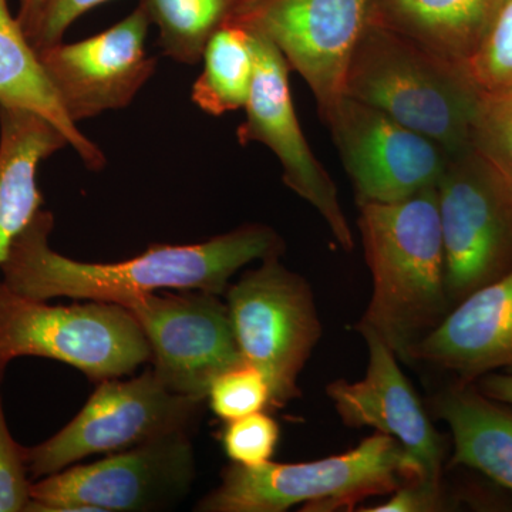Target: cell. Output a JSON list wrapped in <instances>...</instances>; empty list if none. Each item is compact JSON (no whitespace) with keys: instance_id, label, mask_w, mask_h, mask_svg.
I'll return each mask as SVG.
<instances>
[{"instance_id":"obj_1","label":"cell","mask_w":512,"mask_h":512,"mask_svg":"<svg viewBox=\"0 0 512 512\" xmlns=\"http://www.w3.org/2000/svg\"><path fill=\"white\" fill-rule=\"evenodd\" d=\"M53 227L52 212L42 208L13 242L0 265L2 282L13 292L37 301L63 296L121 306L168 289L224 295L239 269L284 249L274 229L247 224L201 244H153L127 261L87 264L53 251Z\"/></svg>"},{"instance_id":"obj_2","label":"cell","mask_w":512,"mask_h":512,"mask_svg":"<svg viewBox=\"0 0 512 512\" xmlns=\"http://www.w3.org/2000/svg\"><path fill=\"white\" fill-rule=\"evenodd\" d=\"M373 291L357 332L382 339L399 359L451 311L437 187L393 204L359 205Z\"/></svg>"},{"instance_id":"obj_3","label":"cell","mask_w":512,"mask_h":512,"mask_svg":"<svg viewBox=\"0 0 512 512\" xmlns=\"http://www.w3.org/2000/svg\"><path fill=\"white\" fill-rule=\"evenodd\" d=\"M346 96L436 141L450 156L471 150L483 94L454 63L370 20L350 59Z\"/></svg>"},{"instance_id":"obj_4","label":"cell","mask_w":512,"mask_h":512,"mask_svg":"<svg viewBox=\"0 0 512 512\" xmlns=\"http://www.w3.org/2000/svg\"><path fill=\"white\" fill-rule=\"evenodd\" d=\"M413 481H424L419 464L399 441L376 431L346 453L308 463H232L195 511L285 512L295 505L306 512L352 511Z\"/></svg>"},{"instance_id":"obj_5","label":"cell","mask_w":512,"mask_h":512,"mask_svg":"<svg viewBox=\"0 0 512 512\" xmlns=\"http://www.w3.org/2000/svg\"><path fill=\"white\" fill-rule=\"evenodd\" d=\"M26 356L66 363L100 383L150 362L151 348L124 306L99 301L53 306L0 281V375L12 360Z\"/></svg>"},{"instance_id":"obj_6","label":"cell","mask_w":512,"mask_h":512,"mask_svg":"<svg viewBox=\"0 0 512 512\" xmlns=\"http://www.w3.org/2000/svg\"><path fill=\"white\" fill-rule=\"evenodd\" d=\"M225 298L239 352L264 373L271 406L301 397L299 376L322 336L308 281L271 256L229 285Z\"/></svg>"},{"instance_id":"obj_7","label":"cell","mask_w":512,"mask_h":512,"mask_svg":"<svg viewBox=\"0 0 512 512\" xmlns=\"http://www.w3.org/2000/svg\"><path fill=\"white\" fill-rule=\"evenodd\" d=\"M195 478L187 430L164 434L32 484L28 512H150L175 507Z\"/></svg>"},{"instance_id":"obj_8","label":"cell","mask_w":512,"mask_h":512,"mask_svg":"<svg viewBox=\"0 0 512 512\" xmlns=\"http://www.w3.org/2000/svg\"><path fill=\"white\" fill-rule=\"evenodd\" d=\"M204 402L173 392L153 369L130 380H103L66 427L35 447H25L29 476L40 480L94 454L119 453L188 430Z\"/></svg>"},{"instance_id":"obj_9","label":"cell","mask_w":512,"mask_h":512,"mask_svg":"<svg viewBox=\"0 0 512 512\" xmlns=\"http://www.w3.org/2000/svg\"><path fill=\"white\" fill-rule=\"evenodd\" d=\"M437 198L447 291L456 305L512 268V192L468 150L448 160Z\"/></svg>"},{"instance_id":"obj_10","label":"cell","mask_w":512,"mask_h":512,"mask_svg":"<svg viewBox=\"0 0 512 512\" xmlns=\"http://www.w3.org/2000/svg\"><path fill=\"white\" fill-rule=\"evenodd\" d=\"M328 124L357 204H393L437 187L450 154L383 111L345 96Z\"/></svg>"},{"instance_id":"obj_11","label":"cell","mask_w":512,"mask_h":512,"mask_svg":"<svg viewBox=\"0 0 512 512\" xmlns=\"http://www.w3.org/2000/svg\"><path fill=\"white\" fill-rule=\"evenodd\" d=\"M372 10L373 0H251L239 22L278 47L323 119L346 96L350 59Z\"/></svg>"},{"instance_id":"obj_12","label":"cell","mask_w":512,"mask_h":512,"mask_svg":"<svg viewBox=\"0 0 512 512\" xmlns=\"http://www.w3.org/2000/svg\"><path fill=\"white\" fill-rule=\"evenodd\" d=\"M123 306L150 343L154 372L173 392L207 400L212 380L244 362L220 295L148 293Z\"/></svg>"},{"instance_id":"obj_13","label":"cell","mask_w":512,"mask_h":512,"mask_svg":"<svg viewBox=\"0 0 512 512\" xmlns=\"http://www.w3.org/2000/svg\"><path fill=\"white\" fill-rule=\"evenodd\" d=\"M249 30L254 37L255 74L245 106L247 119L237 130L238 141L242 146L259 143L268 147L282 165L286 187L322 215L340 247L352 251L355 238L340 205L338 188L313 154L296 116L289 89L291 67L268 37Z\"/></svg>"},{"instance_id":"obj_14","label":"cell","mask_w":512,"mask_h":512,"mask_svg":"<svg viewBox=\"0 0 512 512\" xmlns=\"http://www.w3.org/2000/svg\"><path fill=\"white\" fill-rule=\"evenodd\" d=\"M151 22L138 5L126 19L82 42L59 43L37 53L73 123L126 109L156 73L147 55Z\"/></svg>"},{"instance_id":"obj_15","label":"cell","mask_w":512,"mask_h":512,"mask_svg":"<svg viewBox=\"0 0 512 512\" xmlns=\"http://www.w3.org/2000/svg\"><path fill=\"white\" fill-rule=\"evenodd\" d=\"M362 336L369 348L366 376L355 383L335 380L326 387L340 420L352 429L372 427L393 437L419 464L424 483L443 485V436L400 369L396 353L373 333Z\"/></svg>"},{"instance_id":"obj_16","label":"cell","mask_w":512,"mask_h":512,"mask_svg":"<svg viewBox=\"0 0 512 512\" xmlns=\"http://www.w3.org/2000/svg\"><path fill=\"white\" fill-rule=\"evenodd\" d=\"M407 360L456 373L468 383L512 369V268L457 302Z\"/></svg>"},{"instance_id":"obj_17","label":"cell","mask_w":512,"mask_h":512,"mask_svg":"<svg viewBox=\"0 0 512 512\" xmlns=\"http://www.w3.org/2000/svg\"><path fill=\"white\" fill-rule=\"evenodd\" d=\"M66 146L62 131L45 117L0 104V265L42 210L37 168Z\"/></svg>"},{"instance_id":"obj_18","label":"cell","mask_w":512,"mask_h":512,"mask_svg":"<svg viewBox=\"0 0 512 512\" xmlns=\"http://www.w3.org/2000/svg\"><path fill=\"white\" fill-rule=\"evenodd\" d=\"M504 0H373L372 20L454 63L477 52Z\"/></svg>"},{"instance_id":"obj_19","label":"cell","mask_w":512,"mask_h":512,"mask_svg":"<svg viewBox=\"0 0 512 512\" xmlns=\"http://www.w3.org/2000/svg\"><path fill=\"white\" fill-rule=\"evenodd\" d=\"M434 409L453 436L451 466L473 468L512 491V412L461 382L437 396Z\"/></svg>"},{"instance_id":"obj_20","label":"cell","mask_w":512,"mask_h":512,"mask_svg":"<svg viewBox=\"0 0 512 512\" xmlns=\"http://www.w3.org/2000/svg\"><path fill=\"white\" fill-rule=\"evenodd\" d=\"M0 104L33 111L55 124L87 168L99 171L106 157L70 120L8 0H0Z\"/></svg>"},{"instance_id":"obj_21","label":"cell","mask_w":512,"mask_h":512,"mask_svg":"<svg viewBox=\"0 0 512 512\" xmlns=\"http://www.w3.org/2000/svg\"><path fill=\"white\" fill-rule=\"evenodd\" d=\"M204 72L195 80L191 100L211 116L247 106L255 74L254 37L239 20L218 29L205 46Z\"/></svg>"},{"instance_id":"obj_22","label":"cell","mask_w":512,"mask_h":512,"mask_svg":"<svg viewBox=\"0 0 512 512\" xmlns=\"http://www.w3.org/2000/svg\"><path fill=\"white\" fill-rule=\"evenodd\" d=\"M251 0H140L156 25L161 50L174 62L197 64L211 36L247 12Z\"/></svg>"},{"instance_id":"obj_23","label":"cell","mask_w":512,"mask_h":512,"mask_svg":"<svg viewBox=\"0 0 512 512\" xmlns=\"http://www.w3.org/2000/svg\"><path fill=\"white\" fill-rule=\"evenodd\" d=\"M467 69L483 96L512 94V0L498 10Z\"/></svg>"},{"instance_id":"obj_24","label":"cell","mask_w":512,"mask_h":512,"mask_svg":"<svg viewBox=\"0 0 512 512\" xmlns=\"http://www.w3.org/2000/svg\"><path fill=\"white\" fill-rule=\"evenodd\" d=\"M271 387L261 370L247 362L224 370L208 389L207 402L212 413L231 421L264 412L271 406Z\"/></svg>"},{"instance_id":"obj_25","label":"cell","mask_w":512,"mask_h":512,"mask_svg":"<svg viewBox=\"0 0 512 512\" xmlns=\"http://www.w3.org/2000/svg\"><path fill=\"white\" fill-rule=\"evenodd\" d=\"M471 150L500 175L512 192V94L481 100Z\"/></svg>"},{"instance_id":"obj_26","label":"cell","mask_w":512,"mask_h":512,"mask_svg":"<svg viewBox=\"0 0 512 512\" xmlns=\"http://www.w3.org/2000/svg\"><path fill=\"white\" fill-rule=\"evenodd\" d=\"M281 430L275 419L264 412L227 421L222 447L231 463L258 467L275 456Z\"/></svg>"},{"instance_id":"obj_27","label":"cell","mask_w":512,"mask_h":512,"mask_svg":"<svg viewBox=\"0 0 512 512\" xmlns=\"http://www.w3.org/2000/svg\"><path fill=\"white\" fill-rule=\"evenodd\" d=\"M32 484L25 447L10 434L0 394V512H28Z\"/></svg>"},{"instance_id":"obj_28","label":"cell","mask_w":512,"mask_h":512,"mask_svg":"<svg viewBox=\"0 0 512 512\" xmlns=\"http://www.w3.org/2000/svg\"><path fill=\"white\" fill-rule=\"evenodd\" d=\"M110 0H42L32 26L26 32L37 53L63 42L67 29L84 13Z\"/></svg>"},{"instance_id":"obj_29","label":"cell","mask_w":512,"mask_h":512,"mask_svg":"<svg viewBox=\"0 0 512 512\" xmlns=\"http://www.w3.org/2000/svg\"><path fill=\"white\" fill-rule=\"evenodd\" d=\"M386 503L362 508L363 512H437L447 510L443 485L413 481L397 488Z\"/></svg>"},{"instance_id":"obj_30","label":"cell","mask_w":512,"mask_h":512,"mask_svg":"<svg viewBox=\"0 0 512 512\" xmlns=\"http://www.w3.org/2000/svg\"><path fill=\"white\" fill-rule=\"evenodd\" d=\"M478 380L477 387L485 396L512 406V373H488Z\"/></svg>"},{"instance_id":"obj_31","label":"cell","mask_w":512,"mask_h":512,"mask_svg":"<svg viewBox=\"0 0 512 512\" xmlns=\"http://www.w3.org/2000/svg\"><path fill=\"white\" fill-rule=\"evenodd\" d=\"M40 5H42V0H19L18 20L22 28L25 29V33L32 26Z\"/></svg>"},{"instance_id":"obj_32","label":"cell","mask_w":512,"mask_h":512,"mask_svg":"<svg viewBox=\"0 0 512 512\" xmlns=\"http://www.w3.org/2000/svg\"><path fill=\"white\" fill-rule=\"evenodd\" d=\"M505 2H507V0H504V3H505ZM504 3H503V5H504Z\"/></svg>"}]
</instances>
